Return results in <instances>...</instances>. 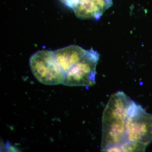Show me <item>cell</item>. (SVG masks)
I'll return each instance as SVG.
<instances>
[{"mask_svg": "<svg viewBox=\"0 0 152 152\" xmlns=\"http://www.w3.org/2000/svg\"><path fill=\"white\" fill-rule=\"evenodd\" d=\"M97 52L87 50L81 60L66 73L63 84L69 86H90L96 83Z\"/></svg>", "mask_w": 152, "mask_h": 152, "instance_id": "4", "label": "cell"}, {"mask_svg": "<svg viewBox=\"0 0 152 152\" xmlns=\"http://www.w3.org/2000/svg\"><path fill=\"white\" fill-rule=\"evenodd\" d=\"M62 3H63V4H64L65 5H66V4H67L69 1V0H60Z\"/></svg>", "mask_w": 152, "mask_h": 152, "instance_id": "7", "label": "cell"}, {"mask_svg": "<svg viewBox=\"0 0 152 152\" xmlns=\"http://www.w3.org/2000/svg\"><path fill=\"white\" fill-rule=\"evenodd\" d=\"M110 6H111L113 4V0H106Z\"/></svg>", "mask_w": 152, "mask_h": 152, "instance_id": "8", "label": "cell"}, {"mask_svg": "<svg viewBox=\"0 0 152 152\" xmlns=\"http://www.w3.org/2000/svg\"><path fill=\"white\" fill-rule=\"evenodd\" d=\"M110 7L106 0H79L72 9L79 18L98 20Z\"/></svg>", "mask_w": 152, "mask_h": 152, "instance_id": "5", "label": "cell"}, {"mask_svg": "<svg viewBox=\"0 0 152 152\" xmlns=\"http://www.w3.org/2000/svg\"><path fill=\"white\" fill-rule=\"evenodd\" d=\"M87 50L75 45L54 51L59 64L66 74L86 53Z\"/></svg>", "mask_w": 152, "mask_h": 152, "instance_id": "6", "label": "cell"}, {"mask_svg": "<svg viewBox=\"0 0 152 152\" xmlns=\"http://www.w3.org/2000/svg\"><path fill=\"white\" fill-rule=\"evenodd\" d=\"M126 133L128 142L147 146L152 141V115L135 103L127 119Z\"/></svg>", "mask_w": 152, "mask_h": 152, "instance_id": "3", "label": "cell"}, {"mask_svg": "<svg viewBox=\"0 0 152 152\" xmlns=\"http://www.w3.org/2000/svg\"><path fill=\"white\" fill-rule=\"evenodd\" d=\"M134 103L123 92H118L111 96L103 114L102 151L115 152L128 142L126 124Z\"/></svg>", "mask_w": 152, "mask_h": 152, "instance_id": "1", "label": "cell"}, {"mask_svg": "<svg viewBox=\"0 0 152 152\" xmlns=\"http://www.w3.org/2000/svg\"><path fill=\"white\" fill-rule=\"evenodd\" d=\"M29 64L33 75L41 83L52 86L64 83L66 74L54 52L42 50L36 52L30 57Z\"/></svg>", "mask_w": 152, "mask_h": 152, "instance_id": "2", "label": "cell"}]
</instances>
